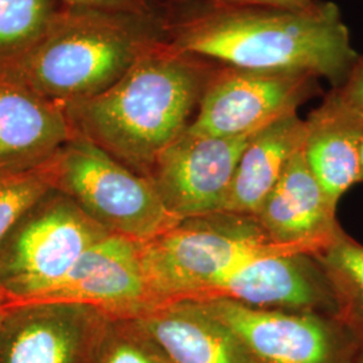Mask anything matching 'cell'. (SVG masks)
Segmentation results:
<instances>
[{"label": "cell", "mask_w": 363, "mask_h": 363, "mask_svg": "<svg viewBox=\"0 0 363 363\" xmlns=\"http://www.w3.org/2000/svg\"><path fill=\"white\" fill-rule=\"evenodd\" d=\"M49 160L34 169L0 166V241L39 198L54 189Z\"/></svg>", "instance_id": "obj_20"}, {"label": "cell", "mask_w": 363, "mask_h": 363, "mask_svg": "<svg viewBox=\"0 0 363 363\" xmlns=\"http://www.w3.org/2000/svg\"><path fill=\"white\" fill-rule=\"evenodd\" d=\"M304 121L303 154L337 208L342 195L359 183L363 113L347 104L337 88H331Z\"/></svg>", "instance_id": "obj_16"}, {"label": "cell", "mask_w": 363, "mask_h": 363, "mask_svg": "<svg viewBox=\"0 0 363 363\" xmlns=\"http://www.w3.org/2000/svg\"><path fill=\"white\" fill-rule=\"evenodd\" d=\"M313 256L333 289L335 318L363 343V245L342 230Z\"/></svg>", "instance_id": "obj_18"}, {"label": "cell", "mask_w": 363, "mask_h": 363, "mask_svg": "<svg viewBox=\"0 0 363 363\" xmlns=\"http://www.w3.org/2000/svg\"><path fill=\"white\" fill-rule=\"evenodd\" d=\"M108 319L77 303L9 304L0 323V363H91Z\"/></svg>", "instance_id": "obj_11"}, {"label": "cell", "mask_w": 363, "mask_h": 363, "mask_svg": "<svg viewBox=\"0 0 363 363\" xmlns=\"http://www.w3.org/2000/svg\"><path fill=\"white\" fill-rule=\"evenodd\" d=\"M320 78L300 70L222 65L203 93L187 130L199 136H249L298 112L322 93Z\"/></svg>", "instance_id": "obj_7"}, {"label": "cell", "mask_w": 363, "mask_h": 363, "mask_svg": "<svg viewBox=\"0 0 363 363\" xmlns=\"http://www.w3.org/2000/svg\"><path fill=\"white\" fill-rule=\"evenodd\" d=\"M250 136L213 138L186 130L148 175L166 208L182 220L222 213Z\"/></svg>", "instance_id": "obj_10"}, {"label": "cell", "mask_w": 363, "mask_h": 363, "mask_svg": "<svg viewBox=\"0 0 363 363\" xmlns=\"http://www.w3.org/2000/svg\"><path fill=\"white\" fill-rule=\"evenodd\" d=\"M208 298H226L259 310L337 313L325 271L313 255L304 252L249 259L196 300Z\"/></svg>", "instance_id": "obj_12"}, {"label": "cell", "mask_w": 363, "mask_h": 363, "mask_svg": "<svg viewBox=\"0 0 363 363\" xmlns=\"http://www.w3.org/2000/svg\"><path fill=\"white\" fill-rule=\"evenodd\" d=\"M306 121L298 112L253 133L240 156L222 213L255 216L280 179L289 159L303 147Z\"/></svg>", "instance_id": "obj_17"}, {"label": "cell", "mask_w": 363, "mask_h": 363, "mask_svg": "<svg viewBox=\"0 0 363 363\" xmlns=\"http://www.w3.org/2000/svg\"><path fill=\"white\" fill-rule=\"evenodd\" d=\"M49 162L54 189L108 233L147 242L182 222L166 208L148 177L82 136L73 135Z\"/></svg>", "instance_id": "obj_5"}, {"label": "cell", "mask_w": 363, "mask_h": 363, "mask_svg": "<svg viewBox=\"0 0 363 363\" xmlns=\"http://www.w3.org/2000/svg\"><path fill=\"white\" fill-rule=\"evenodd\" d=\"M343 100L363 113V54H359L345 82L337 88Z\"/></svg>", "instance_id": "obj_23"}, {"label": "cell", "mask_w": 363, "mask_h": 363, "mask_svg": "<svg viewBox=\"0 0 363 363\" xmlns=\"http://www.w3.org/2000/svg\"><path fill=\"white\" fill-rule=\"evenodd\" d=\"M135 322L171 363H261L194 300L164 303Z\"/></svg>", "instance_id": "obj_15"}, {"label": "cell", "mask_w": 363, "mask_h": 363, "mask_svg": "<svg viewBox=\"0 0 363 363\" xmlns=\"http://www.w3.org/2000/svg\"><path fill=\"white\" fill-rule=\"evenodd\" d=\"M62 10L57 0H0V64L31 48Z\"/></svg>", "instance_id": "obj_19"}, {"label": "cell", "mask_w": 363, "mask_h": 363, "mask_svg": "<svg viewBox=\"0 0 363 363\" xmlns=\"http://www.w3.org/2000/svg\"><path fill=\"white\" fill-rule=\"evenodd\" d=\"M354 363H363V343H361V347L358 350V354L355 357V361Z\"/></svg>", "instance_id": "obj_27"}, {"label": "cell", "mask_w": 363, "mask_h": 363, "mask_svg": "<svg viewBox=\"0 0 363 363\" xmlns=\"http://www.w3.org/2000/svg\"><path fill=\"white\" fill-rule=\"evenodd\" d=\"M253 217L273 242L311 255L328 247L342 232L337 206L312 174L303 147L289 159Z\"/></svg>", "instance_id": "obj_13"}, {"label": "cell", "mask_w": 363, "mask_h": 363, "mask_svg": "<svg viewBox=\"0 0 363 363\" xmlns=\"http://www.w3.org/2000/svg\"><path fill=\"white\" fill-rule=\"evenodd\" d=\"M220 65L160 42L111 88L64 106L73 135L148 177L159 156L193 123Z\"/></svg>", "instance_id": "obj_2"}, {"label": "cell", "mask_w": 363, "mask_h": 363, "mask_svg": "<svg viewBox=\"0 0 363 363\" xmlns=\"http://www.w3.org/2000/svg\"><path fill=\"white\" fill-rule=\"evenodd\" d=\"M363 182V138L362 144H361V169H359V183Z\"/></svg>", "instance_id": "obj_28"}, {"label": "cell", "mask_w": 363, "mask_h": 363, "mask_svg": "<svg viewBox=\"0 0 363 363\" xmlns=\"http://www.w3.org/2000/svg\"><path fill=\"white\" fill-rule=\"evenodd\" d=\"M277 252L304 250L273 242L253 216L233 213L183 220L142 244L144 271L162 304L202 298L249 259Z\"/></svg>", "instance_id": "obj_4"}, {"label": "cell", "mask_w": 363, "mask_h": 363, "mask_svg": "<svg viewBox=\"0 0 363 363\" xmlns=\"http://www.w3.org/2000/svg\"><path fill=\"white\" fill-rule=\"evenodd\" d=\"M109 234L67 195L49 190L0 241V284L9 300L45 292Z\"/></svg>", "instance_id": "obj_6"}, {"label": "cell", "mask_w": 363, "mask_h": 363, "mask_svg": "<svg viewBox=\"0 0 363 363\" xmlns=\"http://www.w3.org/2000/svg\"><path fill=\"white\" fill-rule=\"evenodd\" d=\"M261 363H354L361 340L335 316L259 310L226 298L194 300Z\"/></svg>", "instance_id": "obj_8"}, {"label": "cell", "mask_w": 363, "mask_h": 363, "mask_svg": "<svg viewBox=\"0 0 363 363\" xmlns=\"http://www.w3.org/2000/svg\"><path fill=\"white\" fill-rule=\"evenodd\" d=\"M64 9L156 15L147 0H57ZM159 16V15H157Z\"/></svg>", "instance_id": "obj_22"}, {"label": "cell", "mask_w": 363, "mask_h": 363, "mask_svg": "<svg viewBox=\"0 0 363 363\" xmlns=\"http://www.w3.org/2000/svg\"><path fill=\"white\" fill-rule=\"evenodd\" d=\"M164 40L157 15L64 9L31 48L0 64V77L66 106L111 88Z\"/></svg>", "instance_id": "obj_3"}, {"label": "cell", "mask_w": 363, "mask_h": 363, "mask_svg": "<svg viewBox=\"0 0 363 363\" xmlns=\"http://www.w3.org/2000/svg\"><path fill=\"white\" fill-rule=\"evenodd\" d=\"M91 363H171L135 320L108 319Z\"/></svg>", "instance_id": "obj_21"}, {"label": "cell", "mask_w": 363, "mask_h": 363, "mask_svg": "<svg viewBox=\"0 0 363 363\" xmlns=\"http://www.w3.org/2000/svg\"><path fill=\"white\" fill-rule=\"evenodd\" d=\"M166 42L225 65L307 72L339 88L358 52L335 3L312 13L206 0L162 16Z\"/></svg>", "instance_id": "obj_1"}, {"label": "cell", "mask_w": 363, "mask_h": 363, "mask_svg": "<svg viewBox=\"0 0 363 363\" xmlns=\"http://www.w3.org/2000/svg\"><path fill=\"white\" fill-rule=\"evenodd\" d=\"M73 136L61 105L0 77V166L34 169Z\"/></svg>", "instance_id": "obj_14"}, {"label": "cell", "mask_w": 363, "mask_h": 363, "mask_svg": "<svg viewBox=\"0 0 363 363\" xmlns=\"http://www.w3.org/2000/svg\"><path fill=\"white\" fill-rule=\"evenodd\" d=\"M201 1H206V0H147V3L151 6L154 13L159 16L178 9L201 3Z\"/></svg>", "instance_id": "obj_25"}, {"label": "cell", "mask_w": 363, "mask_h": 363, "mask_svg": "<svg viewBox=\"0 0 363 363\" xmlns=\"http://www.w3.org/2000/svg\"><path fill=\"white\" fill-rule=\"evenodd\" d=\"M233 6H259L286 10L294 13H312L319 9L322 0H218Z\"/></svg>", "instance_id": "obj_24"}, {"label": "cell", "mask_w": 363, "mask_h": 363, "mask_svg": "<svg viewBox=\"0 0 363 363\" xmlns=\"http://www.w3.org/2000/svg\"><path fill=\"white\" fill-rule=\"evenodd\" d=\"M142 244L109 234L89 247L54 286L33 298L91 306L109 319L136 320L163 306L144 271Z\"/></svg>", "instance_id": "obj_9"}, {"label": "cell", "mask_w": 363, "mask_h": 363, "mask_svg": "<svg viewBox=\"0 0 363 363\" xmlns=\"http://www.w3.org/2000/svg\"><path fill=\"white\" fill-rule=\"evenodd\" d=\"M9 295L6 292V289L0 284V323L6 315V312L9 310Z\"/></svg>", "instance_id": "obj_26"}]
</instances>
